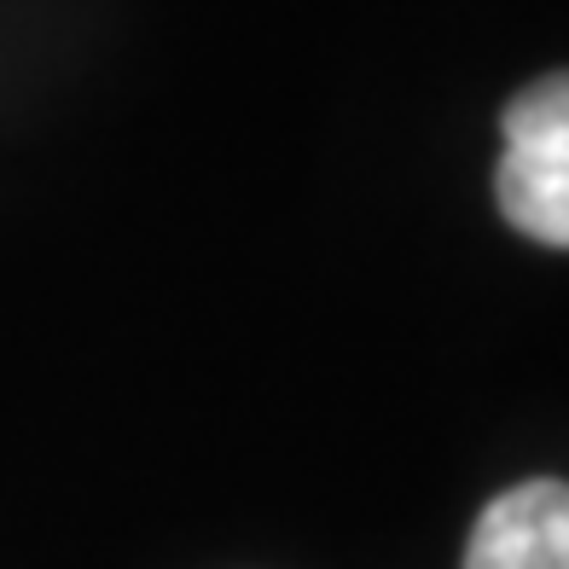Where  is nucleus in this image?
Returning a JSON list of instances; mask_svg holds the SVG:
<instances>
[{
	"label": "nucleus",
	"mask_w": 569,
	"mask_h": 569,
	"mask_svg": "<svg viewBox=\"0 0 569 569\" xmlns=\"http://www.w3.org/2000/svg\"><path fill=\"white\" fill-rule=\"evenodd\" d=\"M506 158L495 169L500 210L535 244L569 250V70L540 76L506 106Z\"/></svg>",
	"instance_id": "f257e3e1"
},
{
	"label": "nucleus",
	"mask_w": 569,
	"mask_h": 569,
	"mask_svg": "<svg viewBox=\"0 0 569 569\" xmlns=\"http://www.w3.org/2000/svg\"><path fill=\"white\" fill-rule=\"evenodd\" d=\"M465 569H569V482L535 477L488 500Z\"/></svg>",
	"instance_id": "f03ea898"
}]
</instances>
